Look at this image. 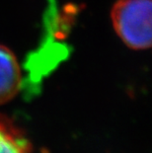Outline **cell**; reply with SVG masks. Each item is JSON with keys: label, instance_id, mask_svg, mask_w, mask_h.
I'll return each instance as SVG.
<instances>
[{"label": "cell", "instance_id": "7a4b0ae2", "mask_svg": "<svg viewBox=\"0 0 152 153\" xmlns=\"http://www.w3.org/2000/svg\"><path fill=\"white\" fill-rule=\"evenodd\" d=\"M22 85L17 58L8 48L0 45V105L12 100Z\"/></svg>", "mask_w": 152, "mask_h": 153}, {"label": "cell", "instance_id": "3957f363", "mask_svg": "<svg viewBox=\"0 0 152 153\" xmlns=\"http://www.w3.org/2000/svg\"><path fill=\"white\" fill-rule=\"evenodd\" d=\"M0 153H34L25 132L2 114H0Z\"/></svg>", "mask_w": 152, "mask_h": 153}, {"label": "cell", "instance_id": "6da1fadb", "mask_svg": "<svg viewBox=\"0 0 152 153\" xmlns=\"http://www.w3.org/2000/svg\"><path fill=\"white\" fill-rule=\"evenodd\" d=\"M152 0H117L112 9L115 31L128 47L145 50L151 45Z\"/></svg>", "mask_w": 152, "mask_h": 153}]
</instances>
